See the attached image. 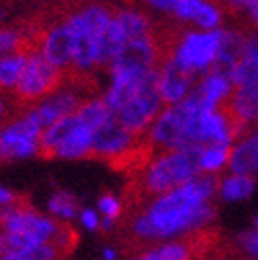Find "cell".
Returning a JSON list of instances; mask_svg holds the SVG:
<instances>
[{
  "label": "cell",
  "instance_id": "1",
  "mask_svg": "<svg viewBox=\"0 0 258 260\" xmlns=\"http://www.w3.org/2000/svg\"><path fill=\"white\" fill-rule=\"evenodd\" d=\"M201 172V148L167 150L157 154L146 170L132 176V182L125 190L129 205H140L150 197L176 190L188 184Z\"/></svg>",
  "mask_w": 258,
  "mask_h": 260
},
{
  "label": "cell",
  "instance_id": "2",
  "mask_svg": "<svg viewBox=\"0 0 258 260\" xmlns=\"http://www.w3.org/2000/svg\"><path fill=\"white\" fill-rule=\"evenodd\" d=\"M203 110L205 108L192 95L163 110L150 125V132L146 136L154 152L161 154L167 150L201 148L199 123H201Z\"/></svg>",
  "mask_w": 258,
  "mask_h": 260
},
{
  "label": "cell",
  "instance_id": "3",
  "mask_svg": "<svg viewBox=\"0 0 258 260\" xmlns=\"http://www.w3.org/2000/svg\"><path fill=\"white\" fill-rule=\"evenodd\" d=\"M114 13L117 11L108 3H91L79 11H70L66 15V23L74 45V72L89 74V70L95 66L100 38L106 32Z\"/></svg>",
  "mask_w": 258,
  "mask_h": 260
},
{
  "label": "cell",
  "instance_id": "4",
  "mask_svg": "<svg viewBox=\"0 0 258 260\" xmlns=\"http://www.w3.org/2000/svg\"><path fill=\"white\" fill-rule=\"evenodd\" d=\"M63 83H66V72L53 66L43 53H30L19 76V83L13 89V95L23 108L32 110L30 106L53 95L63 87Z\"/></svg>",
  "mask_w": 258,
  "mask_h": 260
},
{
  "label": "cell",
  "instance_id": "5",
  "mask_svg": "<svg viewBox=\"0 0 258 260\" xmlns=\"http://www.w3.org/2000/svg\"><path fill=\"white\" fill-rule=\"evenodd\" d=\"M161 104L163 100L159 93V70H154L144 79L138 93L119 112H114V116L127 132H132L134 136L140 138L148 129V125H152L154 119L159 116Z\"/></svg>",
  "mask_w": 258,
  "mask_h": 260
},
{
  "label": "cell",
  "instance_id": "6",
  "mask_svg": "<svg viewBox=\"0 0 258 260\" xmlns=\"http://www.w3.org/2000/svg\"><path fill=\"white\" fill-rule=\"evenodd\" d=\"M41 136L43 127L32 112H25L19 119L11 121L5 129H0V161L28 159L32 154H38Z\"/></svg>",
  "mask_w": 258,
  "mask_h": 260
},
{
  "label": "cell",
  "instance_id": "7",
  "mask_svg": "<svg viewBox=\"0 0 258 260\" xmlns=\"http://www.w3.org/2000/svg\"><path fill=\"white\" fill-rule=\"evenodd\" d=\"M220 243V235L216 229H197L188 233L184 239L174 243H161L157 248H150L138 260H203L210 258L214 248Z\"/></svg>",
  "mask_w": 258,
  "mask_h": 260
},
{
  "label": "cell",
  "instance_id": "8",
  "mask_svg": "<svg viewBox=\"0 0 258 260\" xmlns=\"http://www.w3.org/2000/svg\"><path fill=\"white\" fill-rule=\"evenodd\" d=\"M220 38L222 32L216 30H208V32L188 30L180 38L174 59L192 72L212 70V66L218 59V51H220Z\"/></svg>",
  "mask_w": 258,
  "mask_h": 260
},
{
  "label": "cell",
  "instance_id": "9",
  "mask_svg": "<svg viewBox=\"0 0 258 260\" xmlns=\"http://www.w3.org/2000/svg\"><path fill=\"white\" fill-rule=\"evenodd\" d=\"M140 138L134 136L132 132L119 123V119L110 112V119L102 125L98 132L93 134V142H91V154L89 157L93 159H106L108 163L119 157L121 152H125L129 146H134Z\"/></svg>",
  "mask_w": 258,
  "mask_h": 260
},
{
  "label": "cell",
  "instance_id": "10",
  "mask_svg": "<svg viewBox=\"0 0 258 260\" xmlns=\"http://www.w3.org/2000/svg\"><path fill=\"white\" fill-rule=\"evenodd\" d=\"M197 72L184 68L174 57L167 59L159 68V93L167 106H174L186 100L192 93V83H195Z\"/></svg>",
  "mask_w": 258,
  "mask_h": 260
},
{
  "label": "cell",
  "instance_id": "11",
  "mask_svg": "<svg viewBox=\"0 0 258 260\" xmlns=\"http://www.w3.org/2000/svg\"><path fill=\"white\" fill-rule=\"evenodd\" d=\"M222 108L233 116L237 123L248 129L252 121H258V81L237 85L231 91L229 100L222 104Z\"/></svg>",
  "mask_w": 258,
  "mask_h": 260
},
{
  "label": "cell",
  "instance_id": "12",
  "mask_svg": "<svg viewBox=\"0 0 258 260\" xmlns=\"http://www.w3.org/2000/svg\"><path fill=\"white\" fill-rule=\"evenodd\" d=\"M95 129H91L87 123L79 119V114L74 112V121L68 136L61 140V144L55 150L53 159H83L91 154V142H93Z\"/></svg>",
  "mask_w": 258,
  "mask_h": 260
},
{
  "label": "cell",
  "instance_id": "13",
  "mask_svg": "<svg viewBox=\"0 0 258 260\" xmlns=\"http://www.w3.org/2000/svg\"><path fill=\"white\" fill-rule=\"evenodd\" d=\"M233 83L227 74L218 72V70H210V74L201 81V85L197 89H192V98H195L205 110H216L220 108V104H224L231 95V89Z\"/></svg>",
  "mask_w": 258,
  "mask_h": 260
},
{
  "label": "cell",
  "instance_id": "14",
  "mask_svg": "<svg viewBox=\"0 0 258 260\" xmlns=\"http://www.w3.org/2000/svg\"><path fill=\"white\" fill-rule=\"evenodd\" d=\"M176 17L182 21H192L201 25L203 30H212L220 23L222 15L220 9H218L210 0H180L178 7L174 9Z\"/></svg>",
  "mask_w": 258,
  "mask_h": 260
},
{
  "label": "cell",
  "instance_id": "15",
  "mask_svg": "<svg viewBox=\"0 0 258 260\" xmlns=\"http://www.w3.org/2000/svg\"><path fill=\"white\" fill-rule=\"evenodd\" d=\"M229 167L235 176H252L258 172V134L248 136L235 150H231Z\"/></svg>",
  "mask_w": 258,
  "mask_h": 260
},
{
  "label": "cell",
  "instance_id": "16",
  "mask_svg": "<svg viewBox=\"0 0 258 260\" xmlns=\"http://www.w3.org/2000/svg\"><path fill=\"white\" fill-rule=\"evenodd\" d=\"M19 53H23V55L36 53L28 28L21 25V28L0 30V59L9 57V55H19Z\"/></svg>",
  "mask_w": 258,
  "mask_h": 260
},
{
  "label": "cell",
  "instance_id": "17",
  "mask_svg": "<svg viewBox=\"0 0 258 260\" xmlns=\"http://www.w3.org/2000/svg\"><path fill=\"white\" fill-rule=\"evenodd\" d=\"M72 252H68L59 241H49V243H41L34 245V248L21 250L15 254H9L0 260H63L68 258Z\"/></svg>",
  "mask_w": 258,
  "mask_h": 260
},
{
  "label": "cell",
  "instance_id": "18",
  "mask_svg": "<svg viewBox=\"0 0 258 260\" xmlns=\"http://www.w3.org/2000/svg\"><path fill=\"white\" fill-rule=\"evenodd\" d=\"M25 59L28 55H9V57H3L0 59V87L5 91H13L19 83V76L23 72V66H25Z\"/></svg>",
  "mask_w": 258,
  "mask_h": 260
},
{
  "label": "cell",
  "instance_id": "19",
  "mask_svg": "<svg viewBox=\"0 0 258 260\" xmlns=\"http://www.w3.org/2000/svg\"><path fill=\"white\" fill-rule=\"evenodd\" d=\"M254 190V180L252 176H229L227 180L220 182V192L227 201H239L250 197Z\"/></svg>",
  "mask_w": 258,
  "mask_h": 260
},
{
  "label": "cell",
  "instance_id": "20",
  "mask_svg": "<svg viewBox=\"0 0 258 260\" xmlns=\"http://www.w3.org/2000/svg\"><path fill=\"white\" fill-rule=\"evenodd\" d=\"M49 210L61 220H72L79 212H83L81 205H79V199H76L74 194L66 192V190H59V192H55L53 197H51Z\"/></svg>",
  "mask_w": 258,
  "mask_h": 260
},
{
  "label": "cell",
  "instance_id": "21",
  "mask_svg": "<svg viewBox=\"0 0 258 260\" xmlns=\"http://www.w3.org/2000/svg\"><path fill=\"white\" fill-rule=\"evenodd\" d=\"M231 159V150L224 144H216V146H205L201 148V172H218L229 163Z\"/></svg>",
  "mask_w": 258,
  "mask_h": 260
},
{
  "label": "cell",
  "instance_id": "22",
  "mask_svg": "<svg viewBox=\"0 0 258 260\" xmlns=\"http://www.w3.org/2000/svg\"><path fill=\"white\" fill-rule=\"evenodd\" d=\"M25 112H30L28 108H23L21 104L17 102V98L13 95V91H0V121H15L19 116H23Z\"/></svg>",
  "mask_w": 258,
  "mask_h": 260
},
{
  "label": "cell",
  "instance_id": "23",
  "mask_svg": "<svg viewBox=\"0 0 258 260\" xmlns=\"http://www.w3.org/2000/svg\"><path fill=\"white\" fill-rule=\"evenodd\" d=\"M100 212L104 214V229H110L114 220L123 214V205L114 194H104L100 197Z\"/></svg>",
  "mask_w": 258,
  "mask_h": 260
},
{
  "label": "cell",
  "instance_id": "24",
  "mask_svg": "<svg viewBox=\"0 0 258 260\" xmlns=\"http://www.w3.org/2000/svg\"><path fill=\"white\" fill-rule=\"evenodd\" d=\"M241 245H243V250H246L248 254L258 256V231L241 235Z\"/></svg>",
  "mask_w": 258,
  "mask_h": 260
},
{
  "label": "cell",
  "instance_id": "25",
  "mask_svg": "<svg viewBox=\"0 0 258 260\" xmlns=\"http://www.w3.org/2000/svg\"><path fill=\"white\" fill-rule=\"evenodd\" d=\"M81 222H83L87 229L95 231V229L100 226V218H98V214H95L93 210H83V212H81Z\"/></svg>",
  "mask_w": 258,
  "mask_h": 260
},
{
  "label": "cell",
  "instance_id": "26",
  "mask_svg": "<svg viewBox=\"0 0 258 260\" xmlns=\"http://www.w3.org/2000/svg\"><path fill=\"white\" fill-rule=\"evenodd\" d=\"M146 3L152 5L154 9H161V11H174L180 0H146Z\"/></svg>",
  "mask_w": 258,
  "mask_h": 260
},
{
  "label": "cell",
  "instance_id": "27",
  "mask_svg": "<svg viewBox=\"0 0 258 260\" xmlns=\"http://www.w3.org/2000/svg\"><path fill=\"white\" fill-rule=\"evenodd\" d=\"M218 3H222V7H227L229 11H233V13H239L243 9H248V0H218Z\"/></svg>",
  "mask_w": 258,
  "mask_h": 260
},
{
  "label": "cell",
  "instance_id": "28",
  "mask_svg": "<svg viewBox=\"0 0 258 260\" xmlns=\"http://www.w3.org/2000/svg\"><path fill=\"white\" fill-rule=\"evenodd\" d=\"M15 199H17V194H13L9 188L0 186V207H5V205H9V203H13Z\"/></svg>",
  "mask_w": 258,
  "mask_h": 260
},
{
  "label": "cell",
  "instance_id": "29",
  "mask_svg": "<svg viewBox=\"0 0 258 260\" xmlns=\"http://www.w3.org/2000/svg\"><path fill=\"white\" fill-rule=\"evenodd\" d=\"M248 11L252 13V19H254V25L258 28V0H248Z\"/></svg>",
  "mask_w": 258,
  "mask_h": 260
},
{
  "label": "cell",
  "instance_id": "30",
  "mask_svg": "<svg viewBox=\"0 0 258 260\" xmlns=\"http://www.w3.org/2000/svg\"><path fill=\"white\" fill-rule=\"evenodd\" d=\"M104 258H106V260H114V258H117V252H114L112 248H106V250H104Z\"/></svg>",
  "mask_w": 258,
  "mask_h": 260
},
{
  "label": "cell",
  "instance_id": "31",
  "mask_svg": "<svg viewBox=\"0 0 258 260\" xmlns=\"http://www.w3.org/2000/svg\"><path fill=\"white\" fill-rule=\"evenodd\" d=\"M254 224H256V231H258V216H256V220H254Z\"/></svg>",
  "mask_w": 258,
  "mask_h": 260
},
{
  "label": "cell",
  "instance_id": "32",
  "mask_svg": "<svg viewBox=\"0 0 258 260\" xmlns=\"http://www.w3.org/2000/svg\"><path fill=\"white\" fill-rule=\"evenodd\" d=\"M210 260H218V258H210Z\"/></svg>",
  "mask_w": 258,
  "mask_h": 260
},
{
  "label": "cell",
  "instance_id": "33",
  "mask_svg": "<svg viewBox=\"0 0 258 260\" xmlns=\"http://www.w3.org/2000/svg\"><path fill=\"white\" fill-rule=\"evenodd\" d=\"M252 260H258V256H256V258H252Z\"/></svg>",
  "mask_w": 258,
  "mask_h": 260
},
{
  "label": "cell",
  "instance_id": "34",
  "mask_svg": "<svg viewBox=\"0 0 258 260\" xmlns=\"http://www.w3.org/2000/svg\"><path fill=\"white\" fill-rule=\"evenodd\" d=\"M0 17H3V13H0Z\"/></svg>",
  "mask_w": 258,
  "mask_h": 260
}]
</instances>
